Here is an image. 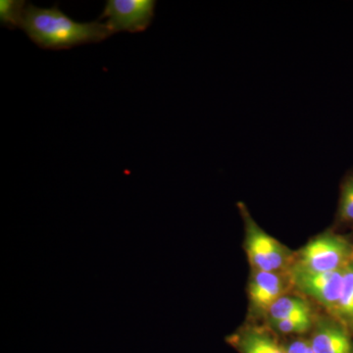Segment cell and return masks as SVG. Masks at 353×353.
Returning <instances> with one entry per match:
<instances>
[{
	"label": "cell",
	"mask_w": 353,
	"mask_h": 353,
	"mask_svg": "<svg viewBox=\"0 0 353 353\" xmlns=\"http://www.w3.org/2000/svg\"><path fill=\"white\" fill-rule=\"evenodd\" d=\"M21 29L39 48L52 50L101 43L113 34L106 23L99 20L77 22L62 12L57 6L39 8L27 4Z\"/></svg>",
	"instance_id": "cell-1"
},
{
	"label": "cell",
	"mask_w": 353,
	"mask_h": 353,
	"mask_svg": "<svg viewBox=\"0 0 353 353\" xmlns=\"http://www.w3.org/2000/svg\"><path fill=\"white\" fill-rule=\"evenodd\" d=\"M353 261V243L334 233H324L304 245L290 267L314 273L343 270Z\"/></svg>",
	"instance_id": "cell-2"
},
{
	"label": "cell",
	"mask_w": 353,
	"mask_h": 353,
	"mask_svg": "<svg viewBox=\"0 0 353 353\" xmlns=\"http://www.w3.org/2000/svg\"><path fill=\"white\" fill-rule=\"evenodd\" d=\"M238 205L245 221L246 252L254 270L281 272L290 269L294 256L289 250L254 222L245 204L241 202Z\"/></svg>",
	"instance_id": "cell-3"
},
{
	"label": "cell",
	"mask_w": 353,
	"mask_h": 353,
	"mask_svg": "<svg viewBox=\"0 0 353 353\" xmlns=\"http://www.w3.org/2000/svg\"><path fill=\"white\" fill-rule=\"evenodd\" d=\"M157 3L155 0H108L99 20L108 19L113 34L145 32L154 18Z\"/></svg>",
	"instance_id": "cell-4"
},
{
	"label": "cell",
	"mask_w": 353,
	"mask_h": 353,
	"mask_svg": "<svg viewBox=\"0 0 353 353\" xmlns=\"http://www.w3.org/2000/svg\"><path fill=\"white\" fill-rule=\"evenodd\" d=\"M343 270L314 273L290 267L289 279L297 290L310 296L334 315L343 290Z\"/></svg>",
	"instance_id": "cell-5"
},
{
	"label": "cell",
	"mask_w": 353,
	"mask_h": 353,
	"mask_svg": "<svg viewBox=\"0 0 353 353\" xmlns=\"http://www.w3.org/2000/svg\"><path fill=\"white\" fill-rule=\"evenodd\" d=\"M310 343L315 353H353L352 333L336 319L318 323Z\"/></svg>",
	"instance_id": "cell-6"
},
{
	"label": "cell",
	"mask_w": 353,
	"mask_h": 353,
	"mask_svg": "<svg viewBox=\"0 0 353 353\" xmlns=\"http://www.w3.org/2000/svg\"><path fill=\"white\" fill-rule=\"evenodd\" d=\"M287 285L281 272L254 270L248 292L253 305L267 311L281 296H284Z\"/></svg>",
	"instance_id": "cell-7"
},
{
	"label": "cell",
	"mask_w": 353,
	"mask_h": 353,
	"mask_svg": "<svg viewBox=\"0 0 353 353\" xmlns=\"http://www.w3.org/2000/svg\"><path fill=\"white\" fill-rule=\"evenodd\" d=\"M229 343H234L241 353H288L276 338L261 329H250L232 336Z\"/></svg>",
	"instance_id": "cell-8"
},
{
	"label": "cell",
	"mask_w": 353,
	"mask_h": 353,
	"mask_svg": "<svg viewBox=\"0 0 353 353\" xmlns=\"http://www.w3.org/2000/svg\"><path fill=\"white\" fill-rule=\"evenodd\" d=\"M333 316L353 333V261L345 268L343 290Z\"/></svg>",
	"instance_id": "cell-9"
},
{
	"label": "cell",
	"mask_w": 353,
	"mask_h": 353,
	"mask_svg": "<svg viewBox=\"0 0 353 353\" xmlns=\"http://www.w3.org/2000/svg\"><path fill=\"white\" fill-rule=\"evenodd\" d=\"M266 312L274 324L296 315L311 313V308L305 299L284 294L272 304Z\"/></svg>",
	"instance_id": "cell-10"
},
{
	"label": "cell",
	"mask_w": 353,
	"mask_h": 353,
	"mask_svg": "<svg viewBox=\"0 0 353 353\" xmlns=\"http://www.w3.org/2000/svg\"><path fill=\"white\" fill-rule=\"evenodd\" d=\"M338 220L353 225V170L348 171L341 182Z\"/></svg>",
	"instance_id": "cell-11"
},
{
	"label": "cell",
	"mask_w": 353,
	"mask_h": 353,
	"mask_svg": "<svg viewBox=\"0 0 353 353\" xmlns=\"http://www.w3.org/2000/svg\"><path fill=\"white\" fill-rule=\"evenodd\" d=\"M27 2L19 0H1L0 1V22L8 29L21 28Z\"/></svg>",
	"instance_id": "cell-12"
},
{
	"label": "cell",
	"mask_w": 353,
	"mask_h": 353,
	"mask_svg": "<svg viewBox=\"0 0 353 353\" xmlns=\"http://www.w3.org/2000/svg\"><path fill=\"white\" fill-rule=\"evenodd\" d=\"M274 326L283 334H303L312 327L311 313H304L274 323Z\"/></svg>",
	"instance_id": "cell-13"
},
{
	"label": "cell",
	"mask_w": 353,
	"mask_h": 353,
	"mask_svg": "<svg viewBox=\"0 0 353 353\" xmlns=\"http://www.w3.org/2000/svg\"><path fill=\"white\" fill-rule=\"evenodd\" d=\"M288 353H315L310 341L296 340L287 347Z\"/></svg>",
	"instance_id": "cell-14"
}]
</instances>
